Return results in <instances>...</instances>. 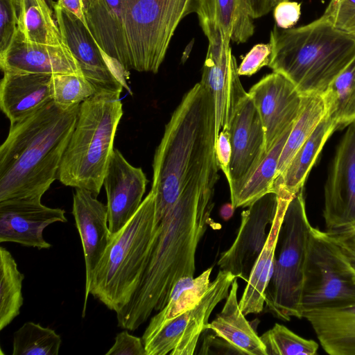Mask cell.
Instances as JSON below:
<instances>
[{
  "label": "cell",
  "mask_w": 355,
  "mask_h": 355,
  "mask_svg": "<svg viewBox=\"0 0 355 355\" xmlns=\"http://www.w3.org/2000/svg\"><path fill=\"white\" fill-rule=\"evenodd\" d=\"M24 275L17 268L11 253L0 248V330L19 315L23 305L22 282Z\"/></svg>",
  "instance_id": "obj_33"
},
{
  "label": "cell",
  "mask_w": 355,
  "mask_h": 355,
  "mask_svg": "<svg viewBox=\"0 0 355 355\" xmlns=\"http://www.w3.org/2000/svg\"><path fill=\"white\" fill-rule=\"evenodd\" d=\"M105 355H147L142 339L128 331L118 334L114 343Z\"/></svg>",
  "instance_id": "obj_41"
},
{
  "label": "cell",
  "mask_w": 355,
  "mask_h": 355,
  "mask_svg": "<svg viewBox=\"0 0 355 355\" xmlns=\"http://www.w3.org/2000/svg\"><path fill=\"white\" fill-rule=\"evenodd\" d=\"M284 1H290V0H268V6L272 11L273 8L280 2Z\"/></svg>",
  "instance_id": "obj_47"
},
{
  "label": "cell",
  "mask_w": 355,
  "mask_h": 355,
  "mask_svg": "<svg viewBox=\"0 0 355 355\" xmlns=\"http://www.w3.org/2000/svg\"><path fill=\"white\" fill-rule=\"evenodd\" d=\"M72 214L83 249L86 292L94 272L112 240V236L108 226L107 207L97 200L92 192L76 188L73 196Z\"/></svg>",
  "instance_id": "obj_20"
},
{
  "label": "cell",
  "mask_w": 355,
  "mask_h": 355,
  "mask_svg": "<svg viewBox=\"0 0 355 355\" xmlns=\"http://www.w3.org/2000/svg\"><path fill=\"white\" fill-rule=\"evenodd\" d=\"M291 200L277 197V211L270 225L267 240L252 268L247 285L239 301L240 307L245 315L259 313L263 309L266 290L274 270L275 251L281 226Z\"/></svg>",
  "instance_id": "obj_24"
},
{
  "label": "cell",
  "mask_w": 355,
  "mask_h": 355,
  "mask_svg": "<svg viewBox=\"0 0 355 355\" xmlns=\"http://www.w3.org/2000/svg\"><path fill=\"white\" fill-rule=\"evenodd\" d=\"M272 53L270 43L254 45L243 58L238 67L239 76H251L262 67L268 66Z\"/></svg>",
  "instance_id": "obj_40"
},
{
  "label": "cell",
  "mask_w": 355,
  "mask_h": 355,
  "mask_svg": "<svg viewBox=\"0 0 355 355\" xmlns=\"http://www.w3.org/2000/svg\"><path fill=\"white\" fill-rule=\"evenodd\" d=\"M56 3L76 16L87 28L84 0H57Z\"/></svg>",
  "instance_id": "obj_44"
},
{
  "label": "cell",
  "mask_w": 355,
  "mask_h": 355,
  "mask_svg": "<svg viewBox=\"0 0 355 355\" xmlns=\"http://www.w3.org/2000/svg\"><path fill=\"white\" fill-rule=\"evenodd\" d=\"M196 13L201 27L217 28L236 44L246 42L254 33L249 0H198Z\"/></svg>",
  "instance_id": "obj_27"
},
{
  "label": "cell",
  "mask_w": 355,
  "mask_h": 355,
  "mask_svg": "<svg viewBox=\"0 0 355 355\" xmlns=\"http://www.w3.org/2000/svg\"><path fill=\"white\" fill-rule=\"evenodd\" d=\"M46 1L47 2V3L49 6V7L51 8V9L52 10H53V7H54L55 2H54L53 0H46Z\"/></svg>",
  "instance_id": "obj_48"
},
{
  "label": "cell",
  "mask_w": 355,
  "mask_h": 355,
  "mask_svg": "<svg viewBox=\"0 0 355 355\" xmlns=\"http://www.w3.org/2000/svg\"><path fill=\"white\" fill-rule=\"evenodd\" d=\"M252 15L257 19L270 12L268 0H249Z\"/></svg>",
  "instance_id": "obj_45"
},
{
  "label": "cell",
  "mask_w": 355,
  "mask_h": 355,
  "mask_svg": "<svg viewBox=\"0 0 355 355\" xmlns=\"http://www.w3.org/2000/svg\"><path fill=\"white\" fill-rule=\"evenodd\" d=\"M336 129V123L325 114L282 174L275 179L272 191L278 197L291 200L304 188L306 178L324 145Z\"/></svg>",
  "instance_id": "obj_26"
},
{
  "label": "cell",
  "mask_w": 355,
  "mask_h": 355,
  "mask_svg": "<svg viewBox=\"0 0 355 355\" xmlns=\"http://www.w3.org/2000/svg\"><path fill=\"white\" fill-rule=\"evenodd\" d=\"M147 183L141 168L130 164L118 149L114 148L103 184L107 194L108 226L112 236L137 212Z\"/></svg>",
  "instance_id": "obj_18"
},
{
  "label": "cell",
  "mask_w": 355,
  "mask_h": 355,
  "mask_svg": "<svg viewBox=\"0 0 355 355\" xmlns=\"http://www.w3.org/2000/svg\"><path fill=\"white\" fill-rule=\"evenodd\" d=\"M158 225L155 196L150 190L132 218L112 236L85 293L83 318L89 295L116 313L129 303L146 268Z\"/></svg>",
  "instance_id": "obj_6"
},
{
  "label": "cell",
  "mask_w": 355,
  "mask_h": 355,
  "mask_svg": "<svg viewBox=\"0 0 355 355\" xmlns=\"http://www.w3.org/2000/svg\"><path fill=\"white\" fill-rule=\"evenodd\" d=\"M208 48L200 83L211 94L215 105V138L228 130L241 100L247 96L239 79L231 40L211 26L202 27Z\"/></svg>",
  "instance_id": "obj_11"
},
{
  "label": "cell",
  "mask_w": 355,
  "mask_h": 355,
  "mask_svg": "<svg viewBox=\"0 0 355 355\" xmlns=\"http://www.w3.org/2000/svg\"><path fill=\"white\" fill-rule=\"evenodd\" d=\"M303 96L302 108L281 153L276 178L282 174L297 151L309 139L326 114L322 94H311Z\"/></svg>",
  "instance_id": "obj_30"
},
{
  "label": "cell",
  "mask_w": 355,
  "mask_h": 355,
  "mask_svg": "<svg viewBox=\"0 0 355 355\" xmlns=\"http://www.w3.org/2000/svg\"><path fill=\"white\" fill-rule=\"evenodd\" d=\"M234 207L232 204H224L220 209V215L224 220H228L233 215Z\"/></svg>",
  "instance_id": "obj_46"
},
{
  "label": "cell",
  "mask_w": 355,
  "mask_h": 355,
  "mask_svg": "<svg viewBox=\"0 0 355 355\" xmlns=\"http://www.w3.org/2000/svg\"><path fill=\"white\" fill-rule=\"evenodd\" d=\"M321 16L335 28L355 39V0H330Z\"/></svg>",
  "instance_id": "obj_37"
},
{
  "label": "cell",
  "mask_w": 355,
  "mask_h": 355,
  "mask_svg": "<svg viewBox=\"0 0 355 355\" xmlns=\"http://www.w3.org/2000/svg\"><path fill=\"white\" fill-rule=\"evenodd\" d=\"M302 189L290 201L281 226L280 248L265 293L267 311L289 321L303 318L302 294L311 225Z\"/></svg>",
  "instance_id": "obj_7"
},
{
  "label": "cell",
  "mask_w": 355,
  "mask_h": 355,
  "mask_svg": "<svg viewBox=\"0 0 355 355\" xmlns=\"http://www.w3.org/2000/svg\"><path fill=\"white\" fill-rule=\"evenodd\" d=\"M326 114L342 129L355 121V58L322 94Z\"/></svg>",
  "instance_id": "obj_32"
},
{
  "label": "cell",
  "mask_w": 355,
  "mask_h": 355,
  "mask_svg": "<svg viewBox=\"0 0 355 355\" xmlns=\"http://www.w3.org/2000/svg\"><path fill=\"white\" fill-rule=\"evenodd\" d=\"M270 67L290 80L302 95L323 94L355 58V39L324 18L270 34Z\"/></svg>",
  "instance_id": "obj_4"
},
{
  "label": "cell",
  "mask_w": 355,
  "mask_h": 355,
  "mask_svg": "<svg viewBox=\"0 0 355 355\" xmlns=\"http://www.w3.org/2000/svg\"><path fill=\"white\" fill-rule=\"evenodd\" d=\"M80 105L65 110L51 101L10 125L0 146V202L42 198L57 178Z\"/></svg>",
  "instance_id": "obj_2"
},
{
  "label": "cell",
  "mask_w": 355,
  "mask_h": 355,
  "mask_svg": "<svg viewBox=\"0 0 355 355\" xmlns=\"http://www.w3.org/2000/svg\"><path fill=\"white\" fill-rule=\"evenodd\" d=\"M54 17L62 40L77 60L83 76L96 92H130V73L115 64L100 48L85 24L69 10L53 7Z\"/></svg>",
  "instance_id": "obj_12"
},
{
  "label": "cell",
  "mask_w": 355,
  "mask_h": 355,
  "mask_svg": "<svg viewBox=\"0 0 355 355\" xmlns=\"http://www.w3.org/2000/svg\"><path fill=\"white\" fill-rule=\"evenodd\" d=\"M228 131L232 146L228 184L232 199L266 155L264 128L248 93L239 104Z\"/></svg>",
  "instance_id": "obj_15"
},
{
  "label": "cell",
  "mask_w": 355,
  "mask_h": 355,
  "mask_svg": "<svg viewBox=\"0 0 355 355\" xmlns=\"http://www.w3.org/2000/svg\"><path fill=\"white\" fill-rule=\"evenodd\" d=\"M276 25L284 29L294 27L301 16V4L296 1H284L273 8Z\"/></svg>",
  "instance_id": "obj_42"
},
{
  "label": "cell",
  "mask_w": 355,
  "mask_h": 355,
  "mask_svg": "<svg viewBox=\"0 0 355 355\" xmlns=\"http://www.w3.org/2000/svg\"><path fill=\"white\" fill-rule=\"evenodd\" d=\"M236 277L220 270L198 303L142 337L147 355H192L201 333L216 305L226 298Z\"/></svg>",
  "instance_id": "obj_10"
},
{
  "label": "cell",
  "mask_w": 355,
  "mask_h": 355,
  "mask_svg": "<svg viewBox=\"0 0 355 355\" xmlns=\"http://www.w3.org/2000/svg\"><path fill=\"white\" fill-rule=\"evenodd\" d=\"M91 0H84V6H85V9L89 3V2Z\"/></svg>",
  "instance_id": "obj_49"
},
{
  "label": "cell",
  "mask_w": 355,
  "mask_h": 355,
  "mask_svg": "<svg viewBox=\"0 0 355 355\" xmlns=\"http://www.w3.org/2000/svg\"><path fill=\"white\" fill-rule=\"evenodd\" d=\"M20 1H21V0H17V8H19V6Z\"/></svg>",
  "instance_id": "obj_50"
},
{
  "label": "cell",
  "mask_w": 355,
  "mask_h": 355,
  "mask_svg": "<svg viewBox=\"0 0 355 355\" xmlns=\"http://www.w3.org/2000/svg\"><path fill=\"white\" fill-rule=\"evenodd\" d=\"M327 237L355 271V225L326 231Z\"/></svg>",
  "instance_id": "obj_39"
},
{
  "label": "cell",
  "mask_w": 355,
  "mask_h": 355,
  "mask_svg": "<svg viewBox=\"0 0 355 355\" xmlns=\"http://www.w3.org/2000/svg\"><path fill=\"white\" fill-rule=\"evenodd\" d=\"M293 126L289 128L266 153L261 163L231 199L234 209L249 207L268 193L273 192L279 157Z\"/></svg>",
  "instance_id": "obj_31"
},
{
  "label": "cell",
  "mask_w": 355,
  "mask_h": 355,
  "mask_svg": "<svg viewBox=\"0 0 355 355\" xmlns=\"http://www.w3.org/2000/svg\"><path fill=\"white\" fill-rule=\"evenodd\" d=\"M260 338L268 355H315L319 348L315 340L304 338L278 323Z\"/></svg>",
  "instance_id": "obj_35"
},
{
  "label": "cell",
  "mask_w": 355,
  "mask_h": 355,
  "mask_svg": "<svg viewBox=\"0 0 355 355\" xmlns=\"http://www.w3.org/2000/svg\"><path fill=\"white\" fill-rule=\"evenodd\" d=\"M17 0H0V53L10 45L17 29Z\"/></svg>",
  "instance_id": "obj_38"
},
{
  "label": "cell",
  "mask_w": 355,
  "mask_h": 355,
  "mask_svg": "<svg viewBox=\"0 0 355 355\" xmlns=\"http://www.w3.org/2000/svg\"><path fill=\"white\" fill-rule=\"evenodd\" d=\"M211 270L209 268L197 277L180 279L173 286L166 304L150 319L142 337L150 336L167 321L193 308L209 287Z\"/></svg>",
  "instance_id": "obj_28"
},
{
  "label": "cell",
  "mask_w": 355,
  "mask_h": 355,
  "mask_svg": "<svg viewBox=\"0 0 355 355\" xmlns=\"http://www.w3.org/2000/svg\"><path fill=\"white\" fill-rule=\"evenodd\" d=\"M215 119L212 96L198 83L172 114L154 155L151 191L157 224L188 182L216 160Z\"/></svg>",
  "instance_id": "obj_3"
},
{
  "label": "cell",
  "mask_w": 355,
  "mask_h": 355,
  "mask_svg": "<svg viewBox=\"0 0 355 355\" xmlns=\"http://www.w3.org/2000/svg\"><path fill=\"white\" fill-rule=\"evenodd\" d=\"M215 155L218 167L230 181V161L232 146L228 130H221L215 141Z\"/></svg>",
  "instance_id": "obj_43"
},
{
  "label": "cell",
  "mask_w": 355,
  "mask_h": 355,
  "mask_svg": "<svg viewBox=\"0 0 355 355\" xmlns=\"http://www.w3.org/2000/svg\"><path fill=\"white\" fill-rule=\"evenodd\" d=\"M66 223L65 211L42 204L40 198H12L0 202V242L47 249L51 245L43 237L49 225Z\"/></svg>",
  "instance_id": "obj_17"
},
{
  "label": "cell",
  "mask_w": 355,
  "mask_h": 355,
  "mask_svg": "<svg viewBox=\"0 0 355 355\" xmlns=\"http://www.w3.org/2000/svg\"><path fill=\"white\" fill-rule=\"evenodd\" d=\"M242 211L237 236L218 261L220 270L248 281L252 268L267 240L266 228L272 224L277 208V196L270 192Z\"/></svg>",
  "instance_id": "obj_14"
},
{
  "label": "cell",
  "mask_w": 355,
  "mask_h": 355,
  "mask_svg": "<svg viewBox=\"0 0 355 355\" xmlns=\"http://www.w3.org/2000/svg\"><path fill=\"white\" fill-rule=\"evenodd\" d=\"M52 75L3 72L0 108L13 124L53 101Z\"/></svg>",
  "instance_id": "obj_21"
},
{
  "label": "cell",
  "mask_w": 355,
  "mask_h": 355,
  "mask_svg": "<svg viewBox=\"0 0 355 355\" xmlns=\"http://www.w3.org/2000/svg\"><path fill=\"white\" fill-rule=\"evenodd\" d=\"M120 96L96 92L80 103L58 171L57 178L64 185L86 189L96 197L100 193L123 113Z\"/></svg>",
  "instance_id": "obj_5"
},
{
  "label": "cell",
  "mask_w": 355,
  "mask_h": 355,
  "mask_svg": "<svg viewBox=\"0 0 355 355\" xmlns=\"http://www.w3.org/2000/svg\"><path fill=\"white\" fill-rule=\"evenodd\" d=\"M62 339L59 334L38 323L25 322L13 334L12 355H58Z\"/></svg>",
  "instance_id": "obj_34"
},
{
  "label": "cell",
  "mask_w": 355,
  "mask_h": 355,
  "mask_svg": "<svg viewBox=\"0 0 355 355\" xmlns=\"http://www.w3.org/2000/svg\"><path fill=\"white\" fill-rule=\"evenodd\" d=\"M3 72L83 76L78 62L64 45L27 42L17 29L7 49L0 53Z\"/></svg>",
  "instance_id": "obj_19"
},
{
  "label": "cell",
  "mask_w": 355,
  "mask_h": 355,
  "mask_svg": "<svg viewBox=\"0 0 355 355\" xmlns=\"http://www.w3.org/2000/svg\"><path fill=\"white\" fill-rule=\"evenodd\" d=\"M259 112L266 136V153L299 116L304 96L284 76L272 71L248 92Z\"/></svg>",
  "instance_id": "obj_16"
},
{
  "label": "cell",
  "mask_w": 355,
  "mask_h": 355,
  "mask_svg": "<svg viewBox=\"0 0 355 355\" xmlns=\"http://www.w3.org/2000/svg\"><path fill=\"white\" fill-rule=\"evenodd\" d=\"M218 169L215 161L192 178L159 223L139 286L116 313L119 327L138 329L165 306L180 279L193 277L197 248L211 222Z\"/></svg>",
  "instance_id": "obj_1"
},
{
  "label": "cell",
  "mask_w": 355,
  "mask_h": 355,
  "mask_svg": "<svg viewBox=\"0 0 355 355\" xmlns=\"http://www.w3.org/2000/svg\"><path fill=\"white\" fill-rule=\"evenodd\" d=\"M237 277L232 283L226 301L216 318L207 324L216 336L223 338L239 354L268 355L266 347L245 319L237 299Z\"/></svg>",
  "instance_id": "obj_25"
},
{
  "label": "cell",
  "mask_w": 355,
  "mask_h": 355,
  "mask_svg": "<svg viewBox=\"0 0 355 355\" xmlns=\"http://www.w3.org/2000/svg\"><path fill=\"white\" fill-rule=\"evenodd\" d=\"M354 304L355 271L324 231L312 227L302 294L304 312Z\"/></svg>",
  "instance_id": "obj_9"
},
{
  "label": "cell",
  "mask_w": 355,
  "mask_h": 355,
  "mask_svg": "<svg viewBox=\"0 0 355 355\" xmlns=\"http://www.w3.org/2000/svg\"><path fill=\"white\" fill-rule=\"evenodd\" d=\"M325 230L355 225V121L338 143L324 190Z\"/></svg>",
  "instance_id": "obj_13"
},
{
  "label": "cell",
  "mask_w": 355,
  "mask_h": 355,
  "mask_svg": "<svg viewBox=\"0 0 355 355\" xmlns=\"http://www.w3.org/2000/svg\"><path fill=\"white\" fill-rule=\"evenodd\" d=\"M198 0H124L123 31L129 69L157 73L182 20Z\"/></svg>",
  "instance_id": "obj_8"
},
{
  "label": "cell",
  "mask_w": 355,
  "mask_h": 355,
  "mask_svg": "<svg viewBox=\"0 0 355 355\" xmlns=\"http://www.w3.org/2000/svg\"><path fill=\"white\" fill-rule=\"evenodd\" d=\"M124 0H91L85 11L88 30L103 51L130 73L123 31Z\"/></svg>",
  "instance_id": "obj_22"
},
{
  "label": "cell",
  "mask_w": 355,
  "mask_h": 355,
  "mask_svg": "<svg viewBox=\"0 0 355 355\" xmlns=\"http://www.w3.org/2000/svg\"><path fill=\"white\" fill-rule=\"evenodd\" d=\"M324 351L330 355H355V304L305 311Z\"/></svg>",
  "instance_id": "obj_23"
},
{
  "label": "cell",
  "mask_w": 355,
  "mask_h": 355,
  "mask_svg": "<svg viewBox=\"0 0 355 355\" xmlns=\"http://www.w3.org/2000/svg\"><path fill=\"white\" fill-rule=\"evenodd\" d=\"M53 101L62 109L79 105L95 93L94 87L83 76L73 74L52 76Z\"/></svg>",
  "instance_id": "obj_36"
},
{
  "label": "cell",
  "mask_w": 355,
  "mask_h": 355,
  "mask_svg": "<svg viewBox=\"0 0 355 355\" xmlns=\"http://www.w3.org/2000/svg\"><path fill=\"white\" fill-rule=\"evenodd\" d=\"M17 27L27 42L53 46L66 44L54 12L46 0H21Z\"/></svg>",
  "instance_id": "obj_29"
}]
</instances>
